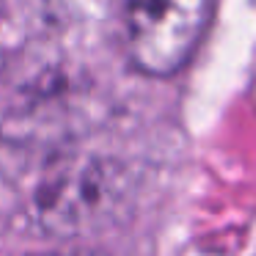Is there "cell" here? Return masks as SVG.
<instances>
[{"label":"cell","instance_id":"cell-3","mask_svg":"<svg viewBox=\"0 0 256 256\" xmlns=\"http://www.w3.org/2000/svg\"><path fill=\"white\" fill-rule=\"evenodd\" d=\"M0 56H3V44H0Z\"/></svg>","mask_w":256,"mask_h":256},{"label":"cell","instance_id":"cell-2","mask_svg":"<svg viewBox=\"0 0 256 256\" xmlns=\"http://www.w3.org/2000/svg\"><path fill=\"white\" fill-rule=\"evenodd\" d=\"M130 193L127 174L105 157H66L36 190V218L44 228L78 234L102 226Z\"/></svg>","mask_w":256,"mask_h":256},{"label":"cell","instance_id":"cell-1","mask_svg":"<svg viewBox=\"0 0 256 256\" xmlns=\"http://www.w3.org/2000/svg\"><path fill=\"white\" fill-rule=\"evenodd\" d=\"M215 14V0H127L124 47L138 72L171 78L190 64Z\"/></svg>","mask_w":256,"mask_h":256}]
</instances>
